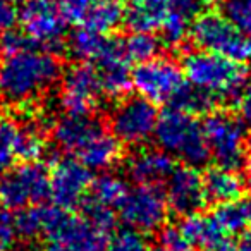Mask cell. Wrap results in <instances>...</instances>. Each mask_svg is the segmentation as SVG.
Returning a JSON list of instances; mask_svg holds the SVG:
<instances>
[{"label":"cell","instance_id":"cell-1","mask_svg":"<svg viewBox=\"0 0 251 251\" xmlns=\"http://www.w3.org/2000/svg\"><path fill=\"white\" fill-rule=\"evenodd\" d=\"M33 47L4 55L0 62V100L5 103H33L60 77L57 57L52 52Z\"/></svg>","mask_w":251,"mask_h":251},{"label":"cell","instance_id":"cell-2","mask_svg":"<svg viewBox=\"0 0 251 251\" xmlns=\"http://www.w3.org/2000/svg\"><path fill=\"white\" fill-rule=\"evenodd\" d=\"M182 71L193 88L215 100L236 98L248 83V69L244 64L205 50L186 53Z\"/></svg>","mask_w":251,"mask_h":251},{"label":"cell","instance_id":"cell-3","mask_svg":"<svg viewBox=\"0 0 251 251\" xmlns=\"http://www.w3.org/2000/svg\"><path fill=\"white\" fill-rule=\"evenodd\" d=\"M155 140L160 150L171 157L181 158L188 165H201L208 160V145L203 133V124L189 112L169 108L158 117Z\"/></svg>","mask_w":251,"mask_h":251},{"label":"cell","instance_id":"cell-4","mask_svg":"<svg viewBox=\"0 0 251 251\" xmlns=\"http://www.w3.org/2000/svg\"><path fill=\"white\" fill-rule=\"evenodd\" d=\"M114 226L115 217L110 208L88 201L83 215L64 210L49 237L73 251H103L112 239Z\"/></svg>","mask_w":251,"mask_h":251},{"label":"cell","instance_id":"cell-5","mask_svg":"<svg viewBox=\"0 0 251 251\" xmlns=\"http://www.w3.org/2000/svg\"><path fill=\"white\" fill-rule=\"evenodd\" d=\"M189 36L200 50L222 55L234 62H251V36L236 29L222 14L206 12L193 21Z\"/></svg>","mask_w":251,"mask_h":251},{"label":"cell","instance_id":"cell-6","mask_svg":"<svg viewBox=\"0 0 251 251\" xmlns=\"http://www.w3.org/2000/svg\"><path fill=\"white\" fill-rule=\"evenodd\" d=\"M131 84L151 103H176L188 88L182 67L169 57H153L138 64L131 74Z\"/></svg>","mask_w":251,"mask_h":251},{"label":"cell","instance_id":"cell-7","mask_svg":"<svg viewBox=\"0 0 251 251\" xmlns=\"http://www.w3.org/2000/svg\"><path fill=\"white\" fill-rule=\"evenodd\" d=\"M23 33L35 47L57 50L62 47L67 23L55 0H28L19 12Z\"/></svg>","mask_w":251,"mask_h":251},{"label":"cell","instance_id":"cell-8","mask_svg":"<svg viewBox=\"0 0 251 251\" xmlns=\"http://www.w3.org/2000/svg\"><path fill=\"white\" fill-rule=\"evenodd\" d=\"M157 122L158 112L155 103L143 97H133L126 98L114 108L110 115V129L121 143L138 147L153 138Z\"/></svg>","mask_w":251,"mask_h":251},{"label":"cell","instance_id":"cell-9","mask_svg":"<svg viewBox=\"0 0 251 251\" xmlns=\"http://www.w3.org/2000/svg\"><path fill=\"white\" fill-rule=\"evenodd\" d=\"M50 196V174L38 162H26L7 172L0 182V200L9 208L38 205Z\"/></svg>","mask_w":251,"mask_h":251},{"label":"cell","instance_id":"cell-10","mask_svg":"<svg viewBox=\"0 0 251 251\" xmlns=\"http://www.w3.org/2000/svg\"><path fill=\"white\" fill-rule=\"evenodd\" d=\"M167 200L165 195L153 184H138L131 189L119 206L121 219L131 230L153 232L164 227L167 219Z\"/></svg>","mask_w":251,"mask_h":251},{"label":"cell","instance_id":"cell-11","mask_svg":"<svg viewBox=\"0 0 251 251\" xmlns=\"http://www.w3.org/2000/svg\"><path fill=\"white\" fill-rule=\"evenodd\" d=\"M203 133L220 167L236 169L243 164L244 157V126L237 117L224 112L210 114L203 122Z\"/></svg>","mask_w":251,"mask_h":251},{"label":"cell","instance_id":"cell-12","mask_svg":"<svg viewBox=\"0 0 251 251\" xmlns=\"http://www.w3.org/2000/svg\"><path fill=\"white\" fill-rule=\"evenodd\" d=\"M101 93L97 67L86 62L76 64L69 67L62 77L60 107L66 115H91Z\"/></svg>","mask_w":251,"mask_h":251},{"label":"cell","instance_id":"cell-13","mask_svg":"<svg viewBox=\"0 0 251 251\" xmlns=\"http://www.w3.org/2000/svg\"><path fill=\"white\" fill-rule=\"evenodd\" d=\"M90 169L76 158H60L50 174V196L53 203L64 210H71L83 203L91 188Z\"/></svg>","mask_w":251,"mask_h":251},{"label":"cell","instance_id":"cell-14","mask_svg":"<svg viewBox=\"0 0 251 251\" xmlns=\"http://www.w3.org/2000/svg\"><path fill=\"white\" fill-rule=\"evenodd\" d=\"M167 205L179 215H191L205 206L206 193L203 177L193 165L174 169L167 179Z\"/></svg>","mask_w":251,"mask_h":251},{"label":"cell","instance_id":"cell-15","mask_svg":"<svg viewBox=\"0 0 251 251\" xmlns=\"http://www.w3.org/2000/svg\"><path fill=\"white\" fill-rule=\"evenodd\" d=\"M174 160L164 150H141L127 160V174L138 184H153L167 181L174 172Z\"/></svg>","mask_w":251,"mask_h":251},{"label":"cell","instance_id":"cell-16","mask_svg":"<svg viewBox=\"0 0 251 251\" xmlns=\"http://www.w3.org/2000/svg\"><path fill=\"white\" fill-rule=\"evenodd\" d=\"M74 155L90 171H105L121 158V141L101 126Z\"/></svg>","mask_w":251,"mask_h":251},{"label":"cell","instance_id":"cell-17","mask_svg":"<svg viewBox=\"0 0 251 251\" xmlns=\"http://www.w3.org/2000/svg\"><path fill=\"white\" fill-rule=\"evenodd\" d=\"M69 50L73 57L81 62L98 66L121 50V40L110 38L108 35H101L88 28H81L71 36Z\"/></svg>","mask_w":251,"mask_h":251},{"label":"cell","instance_id":"cell-18","mask_svg":"<svg viewBox=\"0 0 251 251\" xmlns=\"http://www.w3.org/2000/svg\"><path fill=\"white\" fill-rule=\"evenodd\" d=\"M98 127L101 124L90 115H66L53 126V141L64 151L74 155Z\"/></svg>","mask_w":251,"mask_h":251},{"label":"cell","instance_id":"cell-19","mask_svg":"<svg viewBox=\"0 0 251 251\" xmlns=\"http://www.w3.org/2000/svg\"><path fill=\"white\" fill-rule=\"evenodd\" d=\"M171 12V0H129L124 21L133 31L153 33Z\"/></svg>","mask_w":251,"mask_h":251},{"label":"cell","instance_id":"cell-20","mask_svg":"<svg viewBox=\"0 0 251 251\" xmlns=\"http://www.w3.org/2000/svg\"><path fill=\"white\" fill-rule=\"evenodd\" d=\"M64 208L57 205H31L21 208L14 217L18 234L23 237L50 236L55 224L59 222Z\"/></svg>","mask_w":251,"mask_h":251},{"label":"cell","instance_id":"cell-21","mask_svg":"<svg viewBox=\"0 0 251 251\" xmlns=\"http://www.w3.org/2000/svg\"><path fill=\"white\" fill-rule=\"evenodd\" d=\"M179 229L182 230L191 250L196 248L201 251H212L224 241V230L220 229L213 215H203L200 212L186 215L179 224Z\"/></svg>","mask_w":251,"mask_h":251},{"label":"cell","instance_id":"cell-22","mask_svg":"<svg viewBox=\"0 0 251 251\" xmlns=\"http://www.w3.org/2000/svg\"><path fill=\"white\" fill-rule=\"evenodd\" d=\"M129 60L126 59L122 49L107 60L100 62L97 66L98 76H100L101 91L103 95L110 98H119L126 95V91L129 90L131 84V67Z\"/></svg>","mask_w":251,"mask_h":251},{"label":"cell","instance_id":"cell-23","mask_svg":"<svg viewBox=\"0 0 251 251\" xmlns=\"http://www.w3.org/2000/svg\"><path fill=\"white\" fill-rule=\"evenodd\" d=\"M206 198L219 203L236 201L243 191V179L234 172V169L227 167H212L206 171L203 177Z\"/></svg>","mask_w":251,"mask_h":251},{"label":"cell","instance_id":"cell-24","mask_svg":"<svg viewBox=\"0 0 251 251\" xmlns=\"http://www.w3.org/2000/svg\"><path fill=\"white\" fill-rule=\"evenodd\" d=\"M126 19V5L122 0H97L84 21V28L108 35Z\"/></svg>","mask_w":251,"mask_h":251},{"label":"cell","instance_id":"cell-25","mask_svg":"<svg viewBox=\"0 0 251 251\" xmlns=\"http://www.w3.org/2000/svg\"><path fill=\"white\" fill-rule=\"evenodd\" d=\"M129 189L122 177L115 174H103L91 182L90 201L103 208H119Z\"/></svg>","mask_w":251,"mask_h":251},{"label":"cell","instance_id":"cell-26","mask_svg":"<svg viewBox=\"0 0 251 251\" xmlns=\"http://www.w3.org/2000/svg\"><path fill=\"white\" fill-rule=\"evenodd\" d=\"M121 49L129 62L141 64L157 57L158 50H160V42L151 33L133 31L131 35L121 40Z\"/></svg>","mask_w":251,"mask_h":251},{"label":"cell","instance_id":"cell-27","mask_svg":"<svg viewBox=\"0 0 251 251\" xmlns=\"http://www.w3.org/2000/svg\"><path fill=\"white\" fill-rule=\"evenodd\" d=\"M21 126L7 115H0V174L7 172L18 160V141Z\"/></svg>","mask_w":251,"mask_h":251},{"label":"cell","instance_id":"cell-28","mask_svg":"<svg viewBox=\"0 0 251 251\" xmlns=\"http://www.w3.org/2000/svg\"><path fill=\"white\" fill-rule=\"evenodd\" d=\"M213 219L217 220V224H219L224 232L229 234L243 232L248 226L246 213H244L241 201H230L219 205L215 212H213Z\"/></svg>","mask_w":251,"mask_h":251},{"label":"cell","instance_id":"cell-29","mask_svg":"<svg viewBox=\"0 0 251 251\" xmlns=\"http://www.w3.org/2000/svg\"><path fill=\"white\" fill-rule=\"evenodd\" d=\"M47 150L45 140L42 131H38L35 126H26L19 129L18 141V157L26 162H36Z\"/></svg>","mask_w":251,"mask_h":251},{"label":"cell","instance_id":"cell-30","mask_svg":"<svg viewBox=\"0 0 251 251\" xmlns=\"http://www.w3.org/2000/svg\"><path fill=\"white\" fill-rule=\"evenodd\" d=\"M220 11L234 28L251 36V0H222Z\"/></svg>","mask_w":251,"mask_h":251},{"label":"cell","instance_id":"cell-31","mask_svg":"<svg viewBox=\"0 0 251 251\" xmlns=\"http://www.w3.org/2000/svg\"><path fill=\"white\" fill-rule=\"evenodd\" d=\"M189 21H191V19L184 18V16L171 12V14L164 19V23H162V26H160L162 40H164L169 47H179L186 40V35L189 33V28H191Z\"/></svg>","mask_w":251,"mask_h":251},{"label":"cell","instance_id":"cell-32","mask_svg":"<svg viewBox=\"0 0 251 251\" xmlns=\"http://www.w3.org/2000/svg\"><path fill=\"white\" fill-rule=\"evenodd\" d=\"M97 0H55L62 18L67 25H84L88 14Z\"/></svg>","mask_w":251,"mask_h":251},{"label":"cell","instance_id":"cell-33","mask_svg":"<svg viewBox=\"0 0 251 251\" xmlns=\"http://www.w3.org/2000/svg\"><path fill=\"white\" fill-rule=\"evenodd\" d=\"M103 251H148V246L140 232L127 229L115 234Z\"/></svg>","mask_w":251,"mask_h":251},{"label":"cell","instance_id":"cell-34","mask_svg":"<svg viewBox=\"0 0 251 251\" xmlns=\"http://www.w3.org/2000/svg\"><path fill=\"white\" fill-rule=\"evenodd\" d=\"M158 241H160V248H164L165 251H191V246L186 241L179 226L162 227Z\"/></svg>","mask_w":251,"mask_h":251},{"label":"cell","instance_id":"cell-35","mask_svg":"<svg viewBox=\"0 0 251 251\" xmlns=\"http://www.w3.org/2000/svg\"><path fill=\"white\" fill-rule=\"evenodd\" d=\"M18 236L14 217L5 210H0V251H11Z\"/></svg>","mask_w":251,"mask_h":251},{"label":"cell","instance_id":"cell-36","mask_svg":"<svg viewBox=\"0 0 251 251\" xmlns=\"http://www.w3.org/2000/svg\"><path fill=\"white\" fill-rule=\"evenodd\" d=\"M236 100V114L243 126L251 127V83L244 84L243 90L237 93Z\"/></svg>","mask_w":251,"mask_h":251},{"label":"cell","instance_id":"cell-37","mask_svg":"<svg viewBox=\"0 0 251 251\" xmlns=\"http://www.w3.org/2000/svg\"><path fill=\"white\" fill-rule=\"evenodd\" d=\"M19 19V12L12 0H0V33L11 31Z\"/></svg>","mask_w":251,"mask_h":251},{"label":"cell","instance_id":"cell-38","mask_svg":"<svg viewBox=\"0 0 251 251\" xmlns=\"http://www.w3.org/2000/svg\"><path fill=\"white\" fill-rule=\"evenodd\" d=\"M203 0H171V11L191 19L203 7Z\"/></svg>","mask_w":251,"mask_h":251},{"label":"cell","instance_id":"cell-39","mask_svg":"<svg viewBox=\"0 0 251 251\" xmlns=\"http://www.w3.org/2000/svg\"><path fill=\"white\" fill-rule=\"evenodd\" d=\"M237 248H239V251H251V229L246 230V232L241 236Z\"/></svg>","mask_w":251,"mask_h":251},{"label":"cell","instance_id":"cell-40","mask_svg":"<svg viewBox=\"0 0 251 251\" xmlns=\"http://www.w3.org/2000/svg\"><path fill=\"white\" fill-rule=\"evenodd\" d=\"M212 251H239V248H237V244L230 243V241L224 239L222 243H219L215 248H213Z\"/></svg>","mask_w":251,"mask_h":251},{"label":"cell","instance_id":"cell-41","mask_svg":"<svg viewBox=\"0 0 251 251\" xmlns=\"http://www.w3.org/2000/svg\"><path fill=\"white\" fill-rule=\"evenodd\" d=\"M43 251H73V250H69V248L64 246V244H60V243H55V241H50Z\"/></svg>","mask_w":251,"mask_h":251},{"label":"cell","instance_id":"cell-42","mask_svg":"<svg viewBox=\"0 0 251 251\" xmlns=\"http://www.w3.org/2000/svg\"><path fill=\"white\" fill-rule=\"evenodd\" d=\"M243 203V208H244V213H246V219H248V224H251V196L246 198Z\"/></svg>","mask_w":251,"mask_h":251},{"label":"cell","instance_id":"cell-43","mask_svg":"<svg viewBox=\"0 0 251 251\" xmlns=\"http://www.w3.org/2000/svg\"><path fill=\"white\" fill-rule=\"evenodd\" d=\"M244 182H246L248 188H251V160L246 164V169H244Z\"/></svg>","mask_w":251,"mask_h":251},{"label":"cell","instance_id":"cell-44","mask_svg":"<svg viewBox=\"0 0 251 251\" xmlns=\"http://www.w3.org/2000/svg\"><path fill=\"white\" fill-rule=\"evenodd\" d=\"M151 251H165L164 248H157V250H151Z\"/></svg>","mask_w":251,"mask_h":251},{"label":"cell","instance_id":"cell-45","mask_svg":"<svg viewBox=\"0 0 251 251\" xmlns=\"http://www.w3.org/2000/svg\"><path fill=\"white\" fill-rule=\"evenodd\" d=\"M12 2H28V0H12Z\"/></svg>","mask_w":251,"mask_h":251},{"label":"cell","instance_id":"cell-46","mask_svg":"<svg viewBox=\"0 0 251 251\" xmlns=\"http://www.w3.org/2000/svg\"><path fill=\"white\" fill-rule=\"evenodd\" d=\"M250 147H251V138H250Z\"/></svg>","mask_w":251,"mask_h":251}]
</instances>
